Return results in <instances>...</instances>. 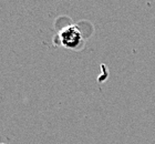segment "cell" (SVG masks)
Listing matches in <instances>:
<instances>
[{"label":"cell","mask_w":155,"mask_h":144,"mask_svg":"<svg viewBox=\"0 0 155 144\" xmlns=\"http://www.w3.org/2000/svg\"><path fill=\"white\" fill-rule=\"evenodd\" d=\"M59 38H60L61 45H64L65 48L77 50L82 47V42H83L82 33L75 26L64 28L59 33Z\"/></svg>","instance_id":"6da1fadb"}]
</instances>
